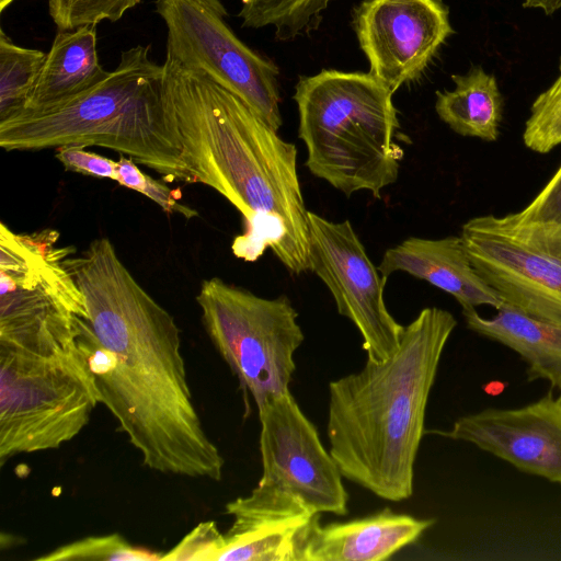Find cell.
I'll return each instance as SVG.
<instances>
[{"instance_id":"1","label":"cell","mask_w":561,"mask_h":561,"mask_svg":"<svg viewBox=\"0 0 561 561\" xmlns=\"http://www.w3.org/2000/svg\"><path fill=\"white\" fill-rule=\"evenodd\" d=\"M64 265L88 311L78 345L101 403L161 473L220 481L225 460L195 409L174 318L135 279L110 239L93 240Z\"/></svg>"},{"instance_id":"2","label":"cell","mask_w":561,"mask_h":561,"mask_svg":"<svg viewBox=\"0 0 561 561\" xmlns=\"http://www.w3.org/2000/svg\"><path fill=\"white\" fill-rule=\"evenodd\" d=\"M162 65L167 121L195 183L243 216L233 254L254 262L270 249L291 274L309 271V210L296 146L205 73L169 57Z\"/></svg>"},{"instance_id":"3","label":"cell","mask_w":561,"mask_h":561,"mask_svg":"<svg viewBox=\"0 0 561 561\" xmlns=\"http://www.w3.org/2000/svg\"><path fill=\"white\" fill-rule=\"evenodd\" d=\"M456 325L449 311L426 307L391 356L329 383V450L344 478L383 500L412 495L430 392Z\"/></svg>"},{"instance_id":"4","label":"cell","mask_w":561,"mask_h":561,"mask_svg":"<svg viewBox=\"0 0 561 561\" xmlns=\"http://www.w3.org/2000/svg\"><path fill=\"white\" fill-rule=\"evenodd\" d=\"M150 48L136 45L122 51L103 81L64 103L0 121V147L21 151L100 146L157 171L165 181L195 183L167 121L163 65L149 57Z\"/></svg>"},{"instance_id":"5","label":"cell","mask_w":561,"mask_h":561,"mask_svg":"<svg viewBox=\"0 0 561 561\" xmlns=\"http://www.w3.org/2000/svg\"><path fill=\"white\" fill-rule=\"evenodd\" d=\"M392 95L370 72L323 69L300 77L294 100L309 171L346 196L367 191L380 198L404 156L394 141L400 124Z\"/></svg>"},{"instance_id":"6","label":"cell","mask_w":561,"mask_h":561,"mask_svg":"<svg viewBox=\"0 0 561 561\" xmlns=\"http://www.w3.org/2000/svg\"><path fill=\"white\" fill-rule=\"evenodd\" d=\"M99 403L95 377L78 342L51 353L0 346V466L70 442Z\"/></svg>"},{"instance_id":"7","label":"cell","mask_w":561,"mask_h":561,"mask_svg":"<svg viewBox=\"0 0 561 561\" xmlns=\"http://www.w3.org/2000/svg\"><path fill=\"white\" fill-rule=\"evenodd\" d=\"M196 301L211 343L257 409L289 390L305 335L286 295L263 298L213 277Z\"/></svg>"},{"instance_id":"8","label":"cell","mask_w":561,"mask_h":561,"mask_svg":"<svg viewBox=\"0 0 561 561\" xmlns=\"http://www.w3.org/2000/svg\"><path fill=\"white\" fill-rule=\"evenodd\" d=\"M259 410L262 477L237 505L280 514L348 513L342 473L289 390Z\"/></svg>"},{"instance_id":"9","label":"cell","mask_w":561,"mask_h":561,"mask_svg":"<svg viewBox=\"0 0 561 561\" xmlns=\"http://www.w3.org/2000/svg\"><path fill=\"white\" fill-rule=\"evenodd\" d=\"M154 9L167 27L165 57L205 73L278 131V67L234 34L220 0H156Z\"/></svg>"},{"instance_id":"10","label":"cell","mask_w":561,"mask_h":561,"mask_svg":"<svg viewBox=\"0 0 561 561\" xmlns=\"http://www.w3.org/2000/svg\"><path fill=\"white\" fill-rule=\"evenodd\" d=\"M460 237L473 267L503 302L561 322V226L484 215L466 221Z\"/></svg>"},{"instance_id":"11","label":"cell","mask_w":561,"mask_h":561,"mask_svg":"<svg viewBox=\"0 0 561 561\" xmlns=\"http://www.w3.org/2000/svg\"><path fill=\"white\" fill-rule=\"evenodd\" d=\"M309 271L329 288L337 312L360 333L367 359L381 362L400 345L404 327L388 311L378 274L348 220L332 221L309 211Z\"/></svg>"},{"instance_id":"12","label":"cell","mask_w":561,"mask_h":561,"mask_svg":"<svg viewBox=\"0 0 561 561\" xmlns=\"http://www.w3.org/2000/svg\"><path fill=\"white\" fill-rule=\"evenodd\" d=\"M354 28L369 72L393 93L416 80L454 33L440 0H364Z\"/></svg>"},{"instance_id":"13","label":"cell","mask_w":561,"mask_h":561,"mask_svg":"<svg viewBox=\"0 0 561 561\" xmlns=\"http://www.w3.org/2000/svg\"><path fill=\"white\" fill-rule=\"evenodd\" d=\"M470 443L518 470L561 485V394L552 389L515 409L489 408L457 419L448 431H433Z\"/></svg>"},{"instance_id":"14","label":"cell","mask_w":561,"mask_h":561,"mask_svg":"<svg viewBox=\"0 0 561 561\" xmlns=\"http://www.w3.org/2000/svg\"><path fill=\"white\" fill-rule=\"evenodd\" d=\"M383 278L404 272L451 295L462 309L503 304L473 267L460 236L410 237L388 249L378 266Z\"/></svg>"},{"instance_id":"15","label":"cell","mask_w":561,"mask_h":561,"mask_svg":"<svg viewBox=\"0 0 561 561\" xmlns=\"http://www.w3.org/2000/svg\"><path fill=\"white\" fill-rule=\"evenodd\" d=\"M435 519L389 508L344 523L312 525L301 561H382L416 541Z\"/></svg>"},{"instance_id":"16","label":"cell","mask_w":561,"mask_h":561,"mask_svg":"<svg viewBox=\"0 0 561 561\" xmlns=\"http://www.w3.org/2000/svg\"><path fill=\"white\" fill-rule=\"evenodd\" d=\"M484 318L476 308L462 309L467 327L516 352L528 365V379L547 380L561 394V322L527 314L503 302Z\"/></svg>"},{"instance_id":"17","label":"cell","mask_w":561,"mask_h":561,"mask_svg":"<svg viewBox=\"0 0 561 561\" xmlns=\"http://www.w3.org/2000/svg\"><path fill=\"white\" fill-rule=\"evenodd\" d=\"M96 43V25L59 30L24 111L53 107L103 81L110 71L100 64Z\"/></svg>"},{"instance_id":"18","label":"cell","mask_w":561,"mask_h":561,"mask_svg":"<svg viewBox=\"0 0 561 561\" xmlns=\"http://www.w3.org/2000/svg\"><path fill=\"white\" fill-rule=\"evenodd\" d=\"M233 517L217 561H301L320 515L277 514L226 507Z\"/></svg>"},{"instance_id":"19","label":"cell","mask_w":561,"mask_h":561,"mask_svg":"<svg viewBox=\"0 0 561 561\" xmlns=\"http://www.w3.org/2000/svg\"><path fill=\"white\" fill-rule=\"evenodd\" d=\"M455 89L437 91L435 111L455 133L495 141L503 117V99L496 79L482 67L451 76Z\"/></svg>"},{"instance_id":"20","label":"cell","mask_w":561,"mask_h":561,"mask_svg":"<svg viewBox=\"0 0 561 561\" xmlns=\"http://www.w3.org/2000/svg\"><path fill=\"white\" fill-rule=\"evenodd\" d=\"M332 0H240L242 27L272 26L278 41H291L316 28Z\"/></svg>"},{"instance_id":"21","label":"cell","mask_w":561,"mask_h":561,"mask_svg":"<svg viewBox=\"0 0 561 561\" xmlns=\"http://www.w3.org/2000/svg\"><path fill=\"white\" fill-rule=\"evenodd\" d=\"M46 54L14 44L1 28L0 121L10 118L25 110Z\"/></svg>"},{"instance_id":"22","label":"cell","mask_w":561,"mask_h":561,"mask_svg":"<svg viewBox=\"0 0 561 561\" xmlns=\"http://www.w3.org/2000/svg\"><path fill=\"white\" fill-rule=\"evenodd\" d=\"M163 554L131 546L119 534L88 536L60 546L36 561H154Z\"/></svg>"},{"instance_id":"23","label":"cell","mask_w":561,"mask_h":561,"mask_svg":"<svg viewBox=\"0 0 561 561\" xmlns=\"http://www.w3.org/2000/svg\"><path fill=\"white\" fill-rule=\"evenodd\" d=\"M523 141L538 153H547L561 144V75L534 101Z\"/></svg>"},{"instance_id":"24","label":"cell","mask_w":561,"mask_h":561,"mask_svg":"<svg viewBox=\"0 0 561 561\" xmlns=\"http://www.w3.org/2000/svg\"><path fill=\"white\" fill-rule=\"evenodd\" d=\"M141 0H48V13L60 31L102 21L116 22Z\"/></svg>"},{"instance_id":"25","label":"cell","mask_w":561,"mask_h":561,"mask_svg":"<svg viewBox=\"0 0 561 561\" xmlns=\"http://www.w3.org/2000/svg\"><path fill=\"white\" fill-rule=\"evenodd\" d=\"M116 182L124 187L137 191L157 203L165 213H176L191 219L197 211L181 204V194L169 188L163 183L144 173L135 161L121 156L116 168Z\"/></svg>"},{"instance_id":"26","label":"cell","mask_w":561,"mask_h":561,"mask_svg":"<svg viewBox=\"0 0 561 561\" xmlns=\"http://www.w3.org/2000/svg\"><path fill=\"white\" fill-rule=\"evenodd\" d=\"M225 536L215 522H202L170 551L162 556L167 561H217Z\"/></svg>"},{"instance_id":"27","label":"cell","mask_w":561,"mask_h":561,"mask_svg":"<svg viewBox=\"0 0 561 561\" xmlns=\"http://www.w3.org/2000/svg\"><path fill=\"white\" fill-rule=\"evenodd\" d=\"M511 215L519 222L561 226V165L525 208Z\"/></svg>"},{"instance_id":"28","label":"cell","mask_w":561,"mask_h":561,"mask_svg":"<svg viewBox=\"0 0 561 561\" xmlns=\"http://www.w3.org/2000/svg\"><path fill=\"white\" fill-rule=\"evenodd\" d=\"M56 158L67 171L116 181L117 161L88 151L84 146L59 147Z\"/></svg>"},{"instance_id":"29","label":"cell","mask_w":561,"mask_h":561,"mask_svg":"<svg viewBox=\"0 0 561 561\" xmlns=\"http://www.w3.org/2000/svg\"><path fill=\"white\" fill-rule=\"evenodd\" d=\"M523 7L527 9H539L550 15L561 9V0H524Z\"/></svg>"},{"instance_id":"30","label":"cell","mask_w":561,"mask_h":561,"mask_svg":"<svg viewBox=\"0 0 561 561\" xmlns=\"http://www.w3.org/2000/svg\"><path fill=\"white\" fill-rule=\"evenodd\" d=\"M14 0H0V12L2 13Z\"/></svg>"},{"instance_id":"31","label":"cell","mask_w":561,"mask_h":561,"mask_svg":"<svg viewBox=\"0 0 561 561\" xmlns=\"http://www.w3.org/2000/svg\"><path fill=\"white\" fill-rule=\"evenodd\" d=\"M559 69H560V71H561V58H560V62H559Z\"/></svg>"}]
</instances>
